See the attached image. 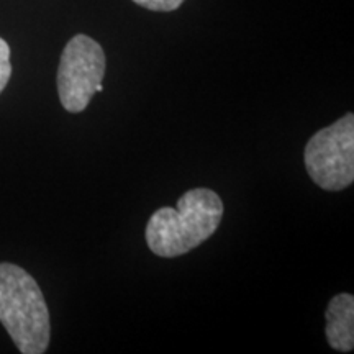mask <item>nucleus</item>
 I'll use <instances>...</instances> for the list:
<instances>
[{
    "label": "nucleus",
    "mask_w": 354,
    "mask_h": 354,
    "mask_svg": "<svg viewBox=\"0 0 354 354\" xmlns=\"http://www.w3.org/2000/svg\"><path fill=\"white\" fill-rule=\"evenodd\" d=\"M223 202L214 190H187L174 207H162L149 216L146 243L156 256L176 258L209 240L223 216Z\"/></svg>",
    "instance_id": "1"
},
{
    "label": "nucleus",
    "mask_w": 354,
    "mask_h": 354,
    "mask_svg": "<svg viewBox=\"0 0 354 354\" xmlns=\"http://www.w3.org/2000/svg\"><path fill=\"white\" fill-rule=\"evenodd\" d=\"M0 322L24 354L50 346V312L37 281L20 266L0 263Z\"/></svg>",
    "instance_id": "2"
},
{
    "label": "nucleus",
    "mask_w": 354,
    "mask_h": 354,
    "mask_svg": "<svg viewBox=\"0 0 354 354\" xmlns=\"http://www.w3.org/2000/svg\"><path fill=\"white\" fill-rule=\"evenodd\" d=\"M305 169L325 190H343L354 180V115L346 113L322 128L304 151Z\"/></svg>",
    "instance_id": "3"
},
{
    "label": "nucleus",
    "mask_w": 354,
    "mask_h": 354,
    "mask_svg": "<svg viewBox=\"0 0 354 354\" xmlns=\"http://www.w3.org/2000/svg\"><path fill=\"white\" fill-rule=\"evenodd\" d=\"M105 53L95 39L76 35L66 44L57 68V94L63 107L79 113L91 102L95 92L104 91Z\"/></svg>",
    "instance_id": "4"
},
{
    "label": "nucleus",
    "mask_w": 354,
    "mask_h": 354,
    "mask_svg": "<svg viewBox=\"0 0 354 354\" xmlns=\"http://www.w3.org/2000/svg\"><path fill=\"white\" fill-rule=\"evenodd\" d=\"M326 339L336 351L349 353L354 348V297L338 294L330 300L325 313Z\"/></svg>",
    "instance_id": "5"
},
{
    "label": "nucleus",
    "mask_w": 354,
    "mask_h": 354,
    "mask_svg": "<svg viewBox=\"0 0 354 354\" xmlns=\"http://www.w3.org/2000/svg\"><path fill=\"white\" fill-rule=\"evenodd\" d=\"M12 76V64H10V46L3 38H0V94L7 87Z\"/></svg>",
    "instance_id": "6"
},
{
    "label": "nucleus",
    "mask_w": 354,
    "mask_h": 354,
    "mask_svg": "<svg viewBox=\"0 0 354 354\" xmlns=\"http://www.w3.org/2000/svg\"><path fill=\"white\" fill-rule=\"evenodd\" d=\"M133 2L153 12H172L183 6L184 0H133Z\"/></svg>",
    "instance_id": "7"
}]
</instances>
